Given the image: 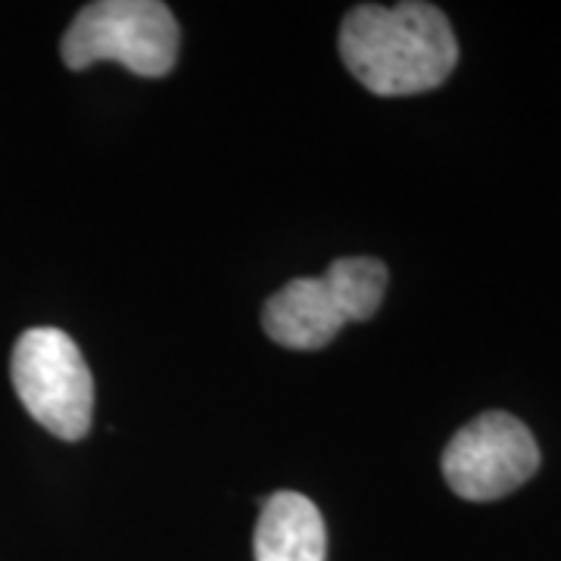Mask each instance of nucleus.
I'll return each mask as SVG.
<instances>
[{
    "label": "nucleus",
    "instance_id": "6",
    "mask_svg": "<svg viewBox=\"0 0 561 561\" xmlns=\"http://www.w3.org/2000/svg\"><path fill=\"white\" fill-rule=\"evenodd\" d=\"M253 556L256 561H324L328 534L319 505L290 490L268 496L253 534Z\"/></svg>",
    "mask_w": 561,
    "mask_h": 561
},
{
    "label": "nucleus",
    "instance_id": "1",
    "mask_svg": "<svg viewBox=\"0 0 561 561\" xmlns=\"http://www.w3.org/2000/svg\"><path fill=\"white\" fill-rule=\"evenodd\" d=\"M341 60L371 94L409 98L434 91L453 76L459 41L434 3H362L341 25Z\"/></svg>",
    "mask_w": 561,
    "mask_h": 561
},
{
    "label": "nucleus",
    "instance_id": "2",
    "mask_svg": "<svg viewBox=\"0 0 561 561\" xmlns=\"http://www.w3.org/2000/svg\"><path fill=\"white\" fill-rule=\"evenodd\" d=\"M387 294V265L371 256L331 262L321 278H297L272 294L262 328L287 350H321L343 324L371 319Z\"/></svg>",
    "mask_w": 561,
    "mask_h": 561
},
{
    "label": "nucleus",
    "instance_id": "4",
    "mask_svg": "<svg viewBox=\"0 0 561 561\" xmlns=\"http://www.w3.org/2000/svg\"><path fill=\"white\" fill-rule=\"evenodd\" d=\"M25 412L60 440H81L94 415V378L69 334L57 328L25 331L10 362Z\"/></svg>",
    "mask_w": 561,
    "mask_h": 561
},
{
    "label": "nucleus",
    "instance_id": "3",
    "mask_svg": "<svg viewBox=\"0 0 561 561\" xmlns=\"http://www.w3.org/2000/svg\"><path fill=\"white\" fill-rule=\"evenodd\" d=\"M179 22L160 0H98L81 7L60 54L69 69L116 60L144 79L165 76L179 57Z\"/></svg>",
    "mask_w": 561,
    "mask_h": 561
},
{
    "label": "nucleus",
    "instance_id": "5",
    "mask_svg": "<svg viewBox=\"0 0 561 561\" xmlns=\"http://www.w3.org/2000/svg\"><path fill=\"white\" fill-rule=\"evenodd\" d=\"M537 471L540 446L530 427L508 412H483L468 421L443 453V478L468 502L502 500Z\"/></svg>",
    "mask_w": 561,
    "mask_h": 561
}]
</instances>
